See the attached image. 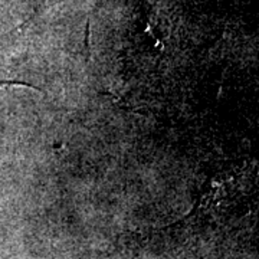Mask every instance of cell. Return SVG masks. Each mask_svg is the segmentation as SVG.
<instances>
[{
	"label": "cell",
	"mask_w": 259,
	"mask_h": 259,
	"mask_svg": "<svg viewBox=\"0 0 259 259\" xmlns=\"http://www.w3.org/2000/svg\"><path fill=\"white\" fill-rule=\"evenodd\" d=\"M10 87H30V88H36L33 85H30L29 82H25L19 78L10 76L9 71L6 66H3L0 62V90L3 88H10Z\"/></svg>",
	"instance_id": "cell-1"
}]
</instances>
